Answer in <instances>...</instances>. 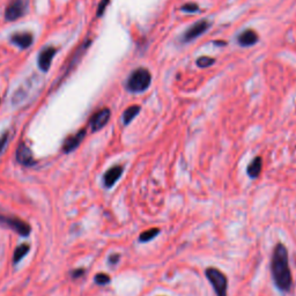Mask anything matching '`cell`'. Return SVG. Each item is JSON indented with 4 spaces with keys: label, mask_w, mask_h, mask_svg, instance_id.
Returning <instances> with one entry per match:
<instances>
[{
    "label": "cell",
    "mask_w": 296,
    "mask_h": 296,
    "mask_svg": "<svg viewBox=\"0 0 296 296\" xmlns=\"http://www.w3.org/2000/svg\"><path fill=\"white\" fill-rule=\"evenodd\" d=\"M15 157H16V161H18V164L22 165L24 167H32L36 165V160L33 155L32 149L29 148L24 143H21L19 145L18 149H16Z\"/></svg>",
    "instance_id": "cell-8"
},
{
    "label": "cell",
    "mask_w": 296,
    "mask_h": 296,
    "mask_svg": "<svg viewBox=\"0 0 296 296\" xmlns=\"http://www.w3.org/2000/svg\"><path fill=\"white\" fill-rule=\"evenodd\" d=\"M271 273L274 285L279 290L288 293L293 285V278L288 263V251L285 244L278 243L273 249L271 259Z\"/></svg>",
    "instance_id": "cell-1"
},
{
    "label": "cell",
    "mask_w": 296,
    "mask_h": 296,
    "mask_svg": "<svg viewBox=\"0 0 296 296\" xmlns=\"http://www.w3.org/2000/svg\"><path fill=\"white\" fill-rule=\"evenodd\" d=\"M94 280H95V284H97L98 286H105V285L109 284L111 279L108 274L98 273V274H96L95 278H94Z\"/></svg>",
    "instance_id": "cell-19"
},
{
    "label": "cell",
    "mask_w": 296,
    "mask_h": 296,
    "mask_svg": "<svg viewBox=\"0 0 296 296\" xmlns=\"http://www.w3.org/2000/svg\"><path fill=\"white\" fill-rule=\"evenodd\" d=\"M27 12V0H11L5 10V20L15 21Z\"/></svg>",
    "instance_id": "cell-5"
},
{
    "label": "cell",
    "mask_w": 296,
    "mask_h": 296,
    "mask_svg": "<svg viewBox=\"0 0 296 296\" xmlns=\"http://www.w3.org/2000/svg\"><path fill=\"white\" fill-rule=\"evenodd\" d=\"M10 41L12 44H14L18 46V48L25 50L28 48H31L33 42H34V35L29 32H20V33H14L13 35H11Z\"/></svg>",
    "instance_id": "cell-11"
},
{
    "label": "cell",
    "mask_w": 296,
    "mask_h": 296,
    "mask_svg": "<svg viewBox=\"0 0 296 296\" xmlns=\"http://www.w3.org/2000/svg\"><path fill=\"white\" fill-rule=\"evenodd\" d=\"M160 234V229L158 228H152V229H148L144 231V233H141L139 236V242L140 243H147L149 241H152L156 237V236Z\"/></svg>",
    "instance_id": "cell-17"
},
{
    "label": "cell",
    "mask_w": 296,
    "mask_h": 296,
    "mask_svg": "<svg viewBox=\"0 0 296 296\" xmlns=\"http://www.w3.org/2000/svg\"><path fill=\"white\" fill-rule=\"evenodd\" d=\"M85 137H86V128H81V130L74 133V134L67 137L63 143V152L68 154L73 151H75V149L80 146V144L83 143Z\"/></svg>",
    "instance_id": "cell-10"
},
{
    "label": "cell",
    "mask_w": 296,
    "mask_h": 296,
    "mask_svg": "<svg viewBox=\"0 0 296 296\" xmlns=\"http://www.w3.org/2000/svg\"><path fill=\"white\" fill-rule=\"evenodd\" d=\"M109 4H110V0H101L100 5H98V7H97V12H96L97 18H100V16H102L103 14H104L105 8L108 7Z\"/></svg>",
    "instance_id": "cell-22"
},
{
    "label": "cell",
    "mask_w": 296,
    "mask_h": 296,
    "mask_svg": "<svg viewBox=\"0 0 296 296\" xmlns=\"http://www.w3.org/2000/svg\"><path fill=\"white\" fill-rule=\"evenodd\" d=\"M206 278L211 282L217 296H227L228 290V279L220 270L216 267H207L205 271Z\"/></svg>",
    "instance_id": "cell-4"
},
{
    "label": "cell",
    "mask_w": 296,
    "mask_h": 296,
    "mask_svg": "<svg viewBox=\"0 0 296 296\" xmlns=\"http://www.w3.org/2000/svg\"><path fill=\"white\" fill-rule=\"evenodd\" d=\"M56 53H57V49L53 46H46V48L42 49L37 58L38 67L42 72H48L50 70L51 63H52Z\"/></svg>",
    "instance_id": "cell-9"
},
{
    "label": "cell",
    "mask_w": 296,
    "mask_h": 296,
    "mask_svg": "<svg viewBox=\"0 0 296 296\" xmlns=\"http://www.w3.org/2000/svg\"><path fill=\"white\" fill-rule=\"evenodd\" d=\"M151 84V72L145 67H138L128 75L126 81V89L131 93H143L147 91Z\"/></svg>",
    "instance_id": "cell-2"
},
{
    "label": "cell",
    "mask_w": 296,
    "mask_h": 296,
    "mask_svg": "<svg viewBox=\"0 0 296 296\" xmlns=\"http://www.w3.org/2000/svg\"><path fill=\"white\" fill-rule=\"evenodd\" d=\"M85 270L84 268H75L74 271H72L71 272V277L73 279H78V278H81L85 274Z\"/></svg>",
    "instance_id": "cell-23"
},
{
    "label": "cell",
    "mask_w": 296,
    "mask_h": 296,
    "mask_svg": "<svg viewBox=\"0 0 296 296\" xmlns=\"http://www.w3.org/2000/svg\"><path fill=\"white\" fill-rule=\"evenodd\" d=\"M261 168H263V161H261L260 156H257L250 162V165L248 166L247 174L250 178H257L260 175Z\"/></svg>",
    "instance_id": "cell-14"
},
{
    "label": "cell",
    "mask_w": 296,
    "mask_h": 296,
    "mask_svg": "<svg viewBox=\"0 0 296 296\" xmlns=\"http://www.w3.org/2000/svg\"><path fill=\"white\" fill-rule=\"evenodd\" d=\"M216 64V59L212 57H207V56H201L198 59H197V65L200 68H206L209 67Z\"/></svg>",
    "instance_id": "cell-18"
},
{
    "label": "cell",
    "mask_w": 296,
    "mask_h": 296,
    "mask_svg": "<svg viewBox=\"0 0 296 296\" xmlns=\"http://www.w3.org/2000/svg\"><path fill=\"white\" fill-rule=\"evenodd\" d=\"M8 139H10V133L4 132L2 136H0V154L4 152V149L6 148Z\"/></svg>",
    "instance_id": "cell-21"
},
{
    "label": "cell",
    "mask_w": 296,
    "mask_h": 296,
    "mask_svg": "<svg viewBox=\"0 0 296 296\" xmlns=\"http://www.w3.org/2000/svg\"><path fill=\"white\" fill-rule=\"evenodd\" d=\"M119 258H121V256L119 254H113L109 256V264L110 265H116L119 261Z\"/></svg>",
    "instance_id": "cell-24"
},
{
    "label": "cell",
    "mask_w": 296,
    "mask_h": 296,
    "mask_svg": "<svg viewBox=\"0 0 296 296\" xmlns=\"http://www.w3.org/2000/svg\"><path fill=\"white\" fill-rule=\"evenodd\" d=\"M124 168L123 166H114L111 167L110 169L105 171V174L103 175V184L106 189L113 187L116 182L121 178V176L123 175Z\"/></svg>",
    "instance_id": "cell-12"
},
{
    "label": "cell",
    "mask_w": 296,
    "mask_h": 296,
    "mask_svg": "<svg viewBox=\"0 0 296 296\" xmlns=\"http://www.w3.org/2000/svg\"><path fill=\"white\" fill-rule=\"evenodd\" d=\"M110 109L108 108H103L101 110H98L97 113L94 114L92 116L91 121H89V125H91V128L93 132L100 131L104 127L106 124H108L109 119H110Z\"/></svg>",
    "instance_id": "cell-7"
},
{
    "label": "cell",
    "mask_w": 296,
    "mask_h": 296,
    "mask_svg": "<svg viewBox=\"0 0 296 296\" xmlns=\"http://www.w3.org/2000/svg\"><path fill=\"white\" fill-rule=\"evenodd\" d=\"M0 225L15 231L16 234L22 236V237H28L32 231V227L27 222L21 220L18 217L11 216V214H4L3 212H0Z\"/></svg>",
    "instance_id": "cell-3"
},
{
    "label": "cell",
    "mask_w": 296,
    "mask_h": 296,
    "mask_svg": "<svg viewBox=\"0 0 296 296\" xmlns=\"http://www.w3.org/2000/svg\"><path fill=\"white\" fill-rule=\"evenodd\" d=\"M140 110H141V106L140 105H131V106H128V108L124 111V114H123V123H124V125H128L133 119H134L137 116H138V114L140 113Z\"/></svg>",
    "instance_id": "cell-15"
},
{
    "label": "cell",
    "mask_w": 296,
    "mask_h": 296,
    "mask_svg": "<svg viewBox=\"0 0 296 296\" xmlns=\"http://www.w3.org/2000/svg\"><path fill=\"white\" fill-rule=\"evenodd\" d=\"M214 44L219 45V46H225V45H227V42H225V41H214Z\"/></svg>",
    "instance_id": "cell-25"
},
{
    "label": "cell",
    "mask_w": 296,
    "mask_h": 296,
    "mask_svg": "<svg viewBox=\"0 0 296 296\" xmlns=\"http://www.w3.org/2000/svg\"><path fill=\"white\" fill-rule=\"evenodd\" d=\"M258 38L259 37L255 31L247 29V31H243L237 36V43L241 46H252L258 42Z\"/></svg>",
    "instance_id": "cell-13"
},
{
    "label": "cell",
    "mask_w": 296,
    "mask_h": 296,
    "mask_svg": "<svg viewBox=\"0 0 296 296\" xmlns=\"http://www.w3.org/2000/svg\"><path fill=\"white\" fill-rule=\"evenodd\" d=\"M29 249H31L29 244H27V243L20 244V246L16 248L15 251H14V256H13V263L18 264L19 261L22 260L23 257L28 255Z\"/></svg>",
    "instance_id": "cell-16"
},
{
    "label": "cell",
    "mask_w": 296,
    "mask_h": 296,
    "mask_svg": "<svg viewBox=\"0 0 296 296\" xmlns=\"http://www.w3.org/2000/svg\"><path fill=\"white\" fill-rule=\"evenodd\" d=\"M211 25L212 23L206 19L197 21V22H195L190 28L186 29L185 33H184V35L182 37V42L187 43V42L196 40L197 37L201 36L206 31H207V29L211 28Z\"/></svg>",
    "instance_id": "cell-6"
},
{
    "label": "cell",
    "mask_w": 296,
    "mask_h": 296,
    "mask_svg": "<svg viewBox=\"0 0 296 296\" xmlns=\"http://www.w3.org/2000/svg\"><path fill=\"white\" fill-rule=\"evenodd\" d=\"M199 10H200L199 6L195 3L184 4V5L181 7V11L184 13H197V12H199Z\"/></svg>",
    "instance_id": "cell-20"
}]
</instances>
